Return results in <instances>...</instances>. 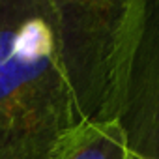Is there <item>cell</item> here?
Wrapping results in <instances>:
<instances>
[{
	"label": "cell",
	"mask_w": 159,
	"mask_h": 159,
	"mask_svg": "<svg viewBox=\"0 0 159 159\" xmlns=\"http://www.w3.org/2000/svg\"><path fill=\"white\" fill-rule=\"evenodd\" d=\"M157 120H159V112H157ZM157 135H159V129H157ZM157 159H159V157H157Z\"/></svg>",
	"instance_id": "cell-3"
},
{
	"label": "cell",
	"mask_w": 159,
	"mask_h": 159,
	"mask_svg": "<svg viewBox=\"0 0 159 159\" xmlns=\"http://www.w3.org/2000/svg\"><path fill=\"white\" fill-rule=\"evenodd\" d=\"M142 2H0V159H51L88 120H122Z\"/></svg>",
	"instance_id": "cell-1"
},
{
	"label": "cell",
	"mask_w": 159,
	"mask_h": 159,
	"mask_svg": "<svg viewBox=\"0 0 159 159\" xmlns=\"http://www.w3.org/2000/svg\"><path fill=\"white\" fill-rule=\"evenodd\" d=\"M51 159H139L122 120H88L69 131Z\"/></svg>",
	"instance_id": "cell-2"
}]
</instances>
